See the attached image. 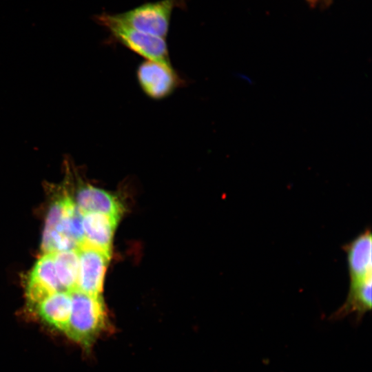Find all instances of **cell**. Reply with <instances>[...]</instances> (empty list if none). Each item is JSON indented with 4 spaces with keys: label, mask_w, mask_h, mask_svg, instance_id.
Segmentation results:
<instances>
[{
    "label": "cell",
    "mask_w": 372,
    "mask_h": 372,
    "mask_svg": "<svg viewBox=\"0 0 372 372\" xmlns=\"http://www.w3.org/2000/svg\"><path fill=\"white\" fill-rule=\"evenodd\" d=\"M71 313L64 333L69 339L86 349L110 328L101 295H91L79 289L70 291Z\"/></svg>",
    "instance_id": "obj_1"
},
{
    "label": "cell",
    "mask_w": 372,
    "mask_h": 372,
    "mask_svg": "<svg viewBox=\"0 0 372 372\" xmlns=\"http://www.w3.org/2000/svg\"><path fill=\"white\" fill-rule=\"evenodd\" d=\"M83 214L69 196L55 200L49 209L41 242L43 253L77 249L83 240Z\"/></svg>",
    "instance_id": "obj_2"
},
{
    "label": "cell",
    "mask_w": 372,
    "mask_h": 372,
    "mask_svg": "<svg viewBox=\"0 0 372 372\" xmlns=\"http://www.w3.org/2000/svg\"><path fill=\"white\" fill-rule=\"evenodd\" d=\"M347 254L349 284L372 278V235L366 228L343 245Z\"/></svg>",
    "instance_id": "obj_8"
},
{
    "label": "cell",
    "mask_w": 372,
    "mask_h": 372,
    "mask_svg": "<svg viewBox=\"0 0 372 372\" xmlns=\"http://www.w3.org/2000/svg\"><path fill=\"white\" fill-rule=\"evenodd\" d=\"M63 291L55 269L54 254L43 253L32 269L27 286L26 298L34 308L52 294Z\"/></svg>",
    "instance_id": "obj_6"
},
{
    "label": "cell",
    "mask_w": 372,
    "mask_h": 372,
    "mask_svg": "<svg viewBox=\"0 0 372 372\" xmlns=\"http://www.w3.org/2000/svg\"><path fill=\"white\" fill-rule=\"evenodd\" d=\"M77 289L91 295H101L105 272L110 256L83 241L77 247Z\"/></svg>",
    "instance_id": "obj_5"
},
{
    "label": "cell",
    "mask_w": 372,
    "mask_h": 372,
    "mask_svg": "<svg viewBox=\"0 0 372 372\" xmlns=\"http://www.w3.org/2000/svg\"><path fill=\"white\" fill-rule=\"evenodd\" d=\"M136 74L142 90L154 99L169 96L178 85L179 79L173 68L156 61L143 62Z\"/></svg>",
    "instance_id": "obj_7"
},
{
    "label": "cell",
    "mask_w": 372,
    "mask_h": 372,
    "mask_svg": "<svg viewBox=\"0 0 372 372\" xmlns=\"http://www.w3.org/2000/svg\"><path fill=\"white\" fill-rule=\"evenodd\" d=\"M56 276L63 291L77 289L79 276V255L77 249L54 252Z\"/></svg>",
    "instance_id": "obj_13"
},
{
    "label": "cell",
    "mask_w": 372,
    "mask_h": 372,
    "mask_svg": "<svg viewBox=\"0 0 372 372\" xmlns=\"http://www.w3.org/2000/svg\"><path fill=\"white\" fill-rule=\"evenodd\" d=\"M115 40L147 60L172 67L165 39L136 30L120 21L114 14L103 13L96 16Z\"/></svg>",
    "instance_id": "obj_3"
},
{
    "label": "cell",
    "mask_w": 372,
    "mask_h": 372,
    "mask_svg": "<svg viewBox=\"0 0 372 372\" xmlns=\"http://www.w3.org/2000/svg\"><path fill=\"white\" fill-rule=\"evenodd\" d=\"M71 307L70 292L59 291L43 300L34 309L44 322L64 333L69 322Z\"/></svg>",
    "instance_id": "obj_11"
},
{
    "label": "cell",
    "mask_w": 372,
    "mask_h": 372,
    "mask_svg": "<svg viewBox=\"0 0 372 372\" xmlns=\"http://www.w3.org/2000/svg\"><path fill=\"white\" fill-rule=\"evenodd\" d=\"M74 202L83 214L99 213L119 219L123 212L117 196L89 184L79 187Z\"/></svg>",
    "instance_id": "obj_9"
},
{
    "label": "cell",
    "mask_w": 372,
    "mask_h": 372,
    "mask_svg": "<svg viewBox=\"0 0 372 372\" xmlns=\"http://www.w3.org/2000/svg\"><path fill=\"white\" fill-rule=\"evenodd\" d=\"M118 220L99 213L83 214V241L111 256L112 238Z\"/></svg>",
    "instance_id": "obj_10"
},
{
    "label": "cell",
    "mask_w": 372,
    "mask_h": 372,
    "mask_svg": "<svg viewBox=\"0 0 372 372\" xmlns=\"http://www.w3.org/2000/svg\"><path fill=\"white\" fill-rule=\"evenodd\" d=\"M183 3V0L145 3L114 15L120 21L136 30L165 39L172 11Z\"/></svg>",
    "instance_id": "obj_4"
},
{
    "label": "cell",
    "mask_w": 372,
    "mask_h": 372,
    "mask_svg": "<svg viewBox=\"0 0 372 372\" xmlns=\"http://www.w3.org/2000/svg\"><path fill=\"white\" fill-rule=\"evenodd\" d=\"M371 286L372 278L349 284V293L344 304L331 316V318L339 319L355 313L357 318L361 319L371 309Z\"/></svg>",
    "instance_id": "obj_12"
}]
</instances>
